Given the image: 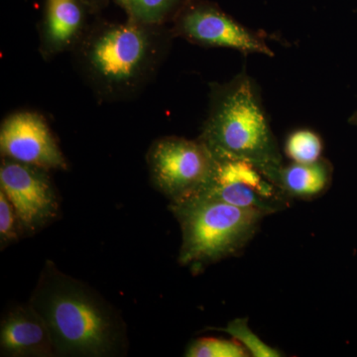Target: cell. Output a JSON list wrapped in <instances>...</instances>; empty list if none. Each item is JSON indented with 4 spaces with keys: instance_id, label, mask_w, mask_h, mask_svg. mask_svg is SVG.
Segmentation results:
<instances>
[{
    "instance_id": "obj_1",
    "label": "cell",
    "mask_w": 357,
    "mask_h": 357,
    "mask_svg": "<svg viewBox=\"0 0 357 357\" xmlns=\"http://www.w3.org/2000/svg\"><path fill=\"white\" fill-rule=\"evenodd\" d=\"M174 39L169 25L112 22L98 16L70 55L98 102H128L154 81Z\"/></svg>"
},
{
    "instance_id": "obj_2",
    "label": "cell",
    "mask_w": 357,
    "mask_h": 357,
    "mask_svg": "<svg viewBox=\"0 0 357 357\" xmlns=\"http://www.w3.org/2000/svg\"><path fill=\"white\" fill-rule=\"evenodd\" d=\"M50 331L56 356L123 354L126 325L116 310L82 281L47 261L29 301Z\"/></svg>"
},
{
    "instance_id": "obj_3",
    "label": "cell",
    "mask_w": 357,
    "mask_h": 357,
    "mask_svg": "<svg viewBox=\"0 0 357 357\" xmlns=\"http://www.w3.org/2000/svg\"><path fill=\"white\" fill-rule=\"evenodd\" d=\"M198 138L215 159L244 160L268 180L283 166L259 86L245 69L227 83L210 84L208 116Z\"/></svg>"
},
{
    "instance_id": "obj_4",
    "label": "cell",
    "mask_w": 357,
    "mask_h": 357,
    "mask_svg": "<svg viewBox=\"0 0 357 357\" xmlns=\"http://www.w3.org/2000/svg\"><path fill=\"white\" fill-rule=\"evenodd\" d=\"M170 210L182 231L178 262L194 273L241 252L268 217L261 211L199 196L171 203Z\"/></svg>"
},
{
    "instance_id": "obj_5",
    "label": "cell",
    "mask_w": 357,
    "mask_h": 357,
    "mask_svg": "<svg viewBox=\"0 0 357 357\" xmlns=\"http://www.w3.org/2000/svg\"><path fill=\"white\" fill-rule=\"evenodd\" d=\"M146 162L152 184L170 203L197 196L211 180L215 165V157L199 138L178 136L155 140Z\"/></svg>"
},
{
    "instance_id": "obj_6",
    "label": "cell",
    "mask_w": 357,
    "mask_h": 357,
    "mask_svg": "<svg viewBox=\"0 0 357 357\" xmlns=\"http://www.w3.org/2000/svg\"><path fill=\"white\" fill-rule=\"evenodd\" d=\"M169 26L175 38L198 46L232 49L244 55H275L265 35L249 29L208 0H187Z\"/></svg>"
},
{
    "instance_id": "obj_7",
    "label": "cell",
    "mask_w": 357,
    "mask_h": 357,
    "mask_svg": "<svg viewBox=\"0 0 357 357\" xmlns=\"http://www.w3.org/2000/svg\"><path fill=\"white\" fill-rule=\"evenodd\" d=\"M49 172L1 157L0 191L13 204L23 234H35L58 217V195Z\"/></svg>"
},
{
    "instance_id": "obj_8",
    "label": "cell",
    "mask_w": 357,
    "mask_h": 357,
    "mask_svg": "<svg viewBox=\"0 0 357 357\" xmlns=\"http://www.w3.org/2000/svg\"><path fill=\"white\" fill-rule=\"evenodd\" d=\"M0 153L3 158L45 170L66 171L69 168L48 121L36 110H16L2 121Z\"/></svg>"
},
{
    "instance_id": "obj_9",
    "label": "cell",
    "mask_w": 357,
    "mask_h": 357,
    "mask_svg": "<svg viewBox=\"0 0 357 357\" xmlns=\"http://www.w3.org/2000/svg\"><path fill=\"white\" fill-rule=\"evenodd\" d=\"M98 16L84 0H44L38 23L39 53L43 60L72 53Z\"/></svg>"
},
{
    "instance_id": "obj_10",
    "label": "cell",
    "mask_w": 357,
    "mask_h": 357,
    "mask_svg": "<svg viewBox=\"0 0 357 357\" xmlns=\"http://www.w3.org/2000/svg\"><path fill=\"white\" fill-rule=\"evenodd\" d=\"M0 352L2 356H56L50 331L31 305L11 307L0 326Z\"/></svg>"
},
{
    "instance_id": "obj_11",
    "label": "cell",
    "mask_w": 357,
    "mask_h": 357,
    "mask_svg": "<svg viewBox=\"0 0 357 357\" xmlns=\"http://www.w3.org/2000/svg\"><path fill=\"white\" fill-rule=\"evenodd\" d=\"M333 169L328 160L323 158L312 163L283 165L270 177L272 183L288 199L310 201L325 194L333 181Z\"/></svg>"
},
{
    "instance_id": "obj_12",
    "label": "cell",
    "mask_w": 357,
    "mask_h": 357,
    "mask_svg": "<svg viewBox=\"0 0 357 357\" xmlns=\"http://www.w3.org/2000/svg\"><path fill=\"white\" fill-rule=\"evenodd\" d=\"M197 196L215 199L241 208L261 211L267 215L285 208L282 204L265 198L253 188L241 183H218L210 181Z\"/></svg>"
},
{
    "instance_id": "obj_13",
    "label": "cell",
    "mask_w": 357,
    "mask_h": 357,
    "mask_svg": "<svg viewBox=\"0 0 357 357\" xmlns=\"http://www.w3.org/2000/svg\"><path fill=\"white\" fill-rule=\"evenodd\" d=\"M128 20L141 24L170 25L187 0H114Z\"/></svg>"
},
{
    "instance_id": "obj_14",
    "label": "cell",
    "mask_w": 357,
    "mask_h": 357,
    "mask_svg": "<svg viewBox=\"0 0 357 357\" xmlns=\"http://www.w3.org/2000/svg\"><path fill=\"white\" fill-rule=\"evenodd\" d=\"M324 144L318 133L311 129H298L288 136L284 151L296 163H312L321 158Z\"/></svg>"
},
{
    "instance_id": "obj_15",
    "label": "cell",
    "mask_w": 357,
    "mask_h": 357,
    "mask_svg": "<svg viewBox=\"0 0 357 357\" xmlns=\"http://www.w3.org/2000/svg\"><path fill=\"white\" fill-rule=\"evenodd\" d=\"M188 357H248V349L238 340L206 337L194 340L185 351Z\"/></svg>"
},
{
    "instance_id": "obj_16",
    "label": "cell",
    "mask_w": 357,
    "mask_h": 357,
    "mask_svg": "<svg viewBox=\"0 0 357 357\" xmlns=\"http://www.w3.org/2000/svg\"><path fill=\"white\" fill-rule=\"evenodd\" d=\"M218 331L227 333V335H229L234 340H238L252 356H282V354L278 349L265 344L261 338L253 333V331L249 328L248 319H234L225 328H218Z\"/></svg>"
},
{
    "instance_id": "obj_17",
    "label": "cell",
    "mask_w": 357,
    "mask_h": 357,
    "mask_svg": "<svg viewBox=\"0 0 357 357\" xmlns=\"http://www.w3.org/2000/svg\"><path fill=\"white\" fill-rule=\"evenodd\" d=\"M22 234L20 220L13 204L6 195L0 191V244L1 249L8 244L17 241L20 234Z\"/></svg>"
},
{
    "instance_id": "obj_18",
    "label": "cell",
    "mask_w": 357,
    "mask_h": 357,
    "mask_svg": "<svg viewBox=\"0 0 357 357\" xmlns=\"http://www.w3.org/2000/svg\"><path fill=\"white\" fill-rule=\"evenodd\" d=\"M84 1L93 9V13L100 15L103 9L109 6V2L112 0H84Z\"/></svg>"
},
{
    "instance_id": "obj_19",
    "label": "cell",
    "mask_w": 357,
    "mask_h": 357,
    "mask_svg": "<svg viewBox=\"0 0 357 357\" xmlns=\"http://www.w3.org/2000/svg\"><path fill=\"white\" fill-rule=\"evenodd\" d=\"M349 123L352 124V126H357V109L354 112V114L349 117Z\"/></svg>"
}]
</instances>
